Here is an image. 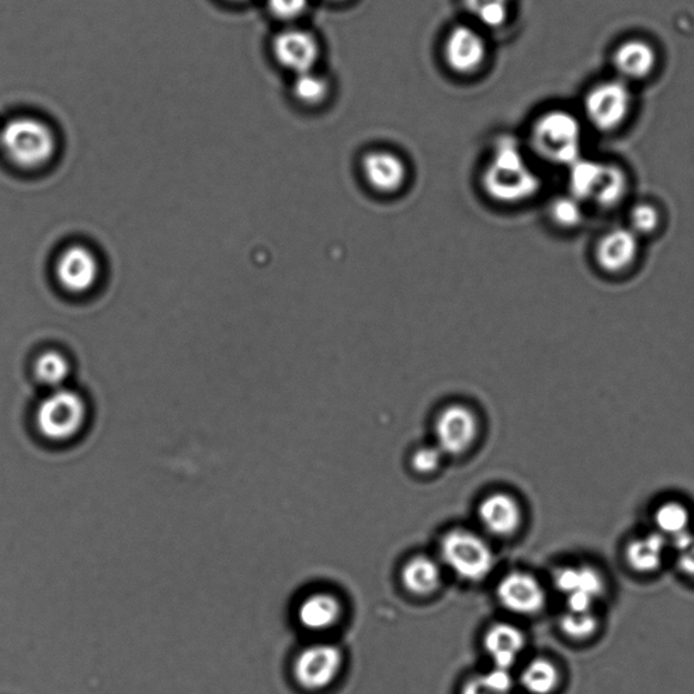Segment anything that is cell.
<instances>
[{
	"label": "cell",
	"instance_id": "1",
	"mask_svg": "<svg viewBox=\"0 0 694 694\" xmlns=\"http://www.w3.org/2000/svg\"><path fill=\"white\" fill-rule=\"evenodd\" d=\"M482 182L490 198L503 204L530 200L542 187L517 141L512 138L496 141Z\"/></svg>",
	"mask_w": 694,
	"mask_h": 694
},
{
	"label": "cell",
	"instance_id": "2",
	"mask_svg": "<svg viewBox=\"0 0 694 694\" xmlns=\"http://www.w3.org/2000/svg\"><path fill=\"white\" fill-rule=\"evenodd\" d=\"M583 121L566 109H552L539 115L531 128V145L545 162L573 165L583 152Z\"/></svg>",
	"mask_w": 694,
	"mask_h": 694
},
{
	"label": "cell",
	"instance_id": "3",
	"mask_svg": "<svg viewBox=\"0 0 694 694\" xmlns=\"http://www.w3.org/2000/svg\"><path fill=\"white\" fill-rule=\"evenodd\" d=\"M0 147L18 168L37 169L51 161L58 149V139L46 120L20 115L0 129Z\"/></svg>",
	"mask_w": 694,
	"mask_h": 694
},
{
	"label": "cell",
	"instance_id": "4",
	"mask_svg": "<svg viewBox=\"0 0 694 694\" xmlns=\"http://www.w3.org/2000/svg\"><path fill=\"white\" fill-rule=\"evenodd\" d=\"M634 109L631 86L617 78L592 86L582 101L583 120L602 134L616 133L630 120Z\"/></svg>",
	"mask_w": 694,
	"mask_h": 694
},
{
	"label": "cell",
	"instance_id": "5",
	"mask_svg": "<svg viewBox=\"0 0 694 694\" xmlns=\"http://www.w3.org/2000/svg\"><path fill=\"white\" fill-rule=\"evenodd\" d=\"M440 554L442 562L463 581L486 580L495 566L491 546L479 534L465 530L447 532L441 540Z\"/></svg>",
	"mask_w": 694,
	"mask_h": 694
},
{
	"label": "cell",
	"instance_id": "6",
	"mask_svg": "<svg viewBox=\"0 0 694 694\" xmlns=\"http://www.w3.org/2000/svg\"><path fill=\"white\" fill-rule=\"evenodd\" d=\"M86 420L88 408L81 395L58 389L39 405L36 425L42 437L54 444H63L82 433Z\"/></svg>",
	"mask_w": 694,
	"mask_h": 694
},
{
	"label": "cell",
	"instance_id": "7",
	"mask_svg": "<svg viewBox=\"0 0 694 694\" xmlns=\"http://www.w3.org/2000/svg\"><path fill=\"white\" fill-rule=\"evenodd\" d=\"M343 666V654L334 644L306 647L294 660L293 675L305 691H323L334 683Z\"/></svg>",
	"mask_w": 694,
	"mask_h": 694
},
{
	"label": "cell",
	"instance_id": "8",
	"mask_svg": "<svg viewBox=\"0 0 694 694\" xmlns=\"http://www.w3.org/2000/svg\"><path fill=\"white\" fill-rule=\"evenodd\" d=\"M477 418L464 404H451L441 411L434 423L435 446L446 456H460L477 437Z\"/></svg>",
	"mask_w": 694,
	"mask_h": 694
},
{
	"label": "cell",
	"instance_id": "9",
	"mask_svg": "<svg viewBox=\"0 0 694 694\" xmlns=\"http://www.w3.org/2000/svg\"><path fill=\"white\" fill-rule=\"evenodd\" d=\"M641 255V238L628 227H617L602 233L594 245L595 265L610 275L628 273Z\"/></svg>",
	"mask_w": 694,
	"mask_h": 694
},
{
	"label": "cell",
	"instance_id": "10",
	"mask_svg": "<svg viewBox=\"0 0 694 694\" xmlns=\"http://www.w3.org/2000/svg\"><path fill=\"white\" fill-rule=\"evenodd\" d=\"M272 52L282 69L300 76L315 69L321 58V44L306 30L288 28L274 36Z\"/></svg>",
	"mask_w": 694,
	"mask_h": 694
},
{
	"label": "cell",
	"instance_id": "11",
	"mask_svg": "<svg viewBox=\"0 0 694 694\" xmlns=\"http://www.w3.org/2000/svg\"><path fill=\"white\" fill-rule=\"evenodd\" d=\"M496 597L505 610L520 616H533L542 612L546 604L542 583L524 571H513L503 576L496 586Z\"/></svg>",
	"mask_w": 694,
	"mask_h": 694
},
{
	"label": "cell",
	"instance_id": "12",
	"mask_svg": "<svg viewBox=\"0 0 694 694\" xmlns=\"http://www.w3.org/2000/svg\"><path fill=\"white\" fill-rule=\"evenodd\" d=\"M658 51L643 39L625 40L612 53L614 78L630 86L648 81L658 70Z\"/></svg>",
	"mask_w": 694,
	"mask_h": 694
},
{
	"label": "cell",
	"instance_id": "13",
	"mask_svg": "<svg viewBox=\"0 0 694 694\" xmlns=\"http://www.w3.org/2000/svg\"><path fill=\"white\" fill-rule=\"evenodd\" d=\"M487 58V42L476 29L457 24L446 36L444 59L459 76H471L482 69Z\"/></svg>",
	"mask_w": 694,
	"mask_h": 694
},
{
	"label": "cell",
	"instance_id": "14",
	"mask_svg": "<svg viewBox=\"0 0 694 694\" xmlns=\"http://www.w3.org/2000/svg\"><path fill=\"white\" fill-rule=\"evenodd\" d=\"M362 174L368 185L380 194H394L408 181V168L401 157L390 151H372L362 159Z\"/></svg>",
	"mask_w": 694,
	"mask_h": 694
},
{
	"label": "cell",
	"instance_id": "15",
	"mask_svg": "<svg viewBox=\"0 0 694 694\" xmlns=\"http://www.w3.org/2000/svg\"><path fill=\"white\" fill-rule=\"evenodd\" d=\"M60 284L72 293H84L95 285L100 265L89 249L73 245L61 254L57 268Z\"/></svg>",
	"mask_w": 694,
	"mask_h": 694
},
{
	"label": "cell",
	"instance_id": "16",
	"mask_svg": "<svg viewBox=\"0 0 694 694\" xmlns=\"http://www.w3.org/2000/svg\"><path fill=\"white\" fill-rule=\"evenodd\" d=\"M477 515L484 530L496 537H512L519 532L522 522L520 503L505 493L484 497L479 505Z\"/></svg>",
	"mask_w": 694,
	"mask_h": 694
},
{
	"label": "cell",
	"instance_id": "17",
	"mask_svg": "<svg viewBox=\"0 0 694 694\" xmlns=\"http://www.w3.org/2000/svg\"><path fill=\"white\" fill-rule=\"evenodd\" d=\"M668 540L660 532H650L631 539L624 550L626 566L638 575H650L661 570Z\"/></svg>",
	"mask_w": 694,
	"mask_h": 694
},
{
	"label": "cell",
	"instance_id": "18",
	"mask_svg": "<svg viewBox=\"0 0 694 694\" xmlns=\"http://www.w3.org/2000/svg\"><path fill=\"white\" fill-rule=\"evenodd\" d=\"M526 647V637L519 626L497 623L484 636V650L494 662V667L506 668L514 665Z\"/></svg>",
	"mask_w": 694,
	"mask_h": 694
},
{
	"label": "cell",
	"instance_id": "19",
	"mask_svg": "<svg viewBox=\"0 0 694 694\" xmlns=\"http://www.w3.org/2000/svg\"><path fill=\"white\" fill-rule=\"evenodd\" d=\"M342 604L330 593H313L301 602L298 611L299 623L312 632H323L340 622Z\"/></svg>",
	"mask_w": 694,
	"mask_h": 694
},
{
	"label": "cell",
	"instance_id": "20",
	"mask_svg": "<svg viewBox=\"0 0 694 694\" xmlns=\"http://www.w3.org/2000/svg\"><path fill=\"white\" fill-rule=\"evenodd\" d=\"M554 582L557 591L566 597L570 594L581 593L600 601L606 592L605 576L591 564L559 569Z\"/></svg>",
	"mask_w": 694,
	"mask_h": 694
},
{
	"label": "cell",
	"instance_id": "21",
	"mask_svg": "<svg viewBox=\"0 0 694 694\" xmlns=\"http://www.w3.org/2000/svg\"><path fill=\"white\" fill-rule=\"evenodd\" d=\"M630 190V177L623 165L604 162L597 187L589 204H593L601 211H613L628 198Z\"/></svg>",
	"mask_w": 694,
	"mask_h": 694
},
{
	"label": "cell",
	"instance_id": "22",
	"mask_svg": "<svg viewBox=\"0 0 694 694\" xmlns=\"http://www.w3.org/2000/svg\"><path fill=\"white\" fill-rule=\"evenodd\" d=\"M402 582L411 594L420 597L437 592L442 582L439 563L425 555L410 559L402 570Z\"/></svg>",
	"mask_w": 694,
	"mask_h": 694
},
{
	"label": "cell",
	"instance_id": "23",
	"mask_svg": "<svg viewBox=\"0 0 694 694\" xmlns=\"http://www.w3.org/2000/svg\"><path fill=\"white\" fill-rule=\"evenodd\" d=\"M691 522L692 514L690 507L680 501L663 502L654 512L655 531L663 534L668 540V543L691 532Z\"/></svg>",
	"mask_w": 694,
	"mask_h": 694
},
{
	"label": "cell",
	"instance_id": "24",
	"mask_svg": "<svg viewBox=\"0 0 694 694\" xmlns=\"http://www.w3.org/2000/svg\"><path fill=\"white\" fill-rule=\"evenodd\" d=\"M562 675L554 662L536 658L521 673V684L531 694H552L561 685Z\"/></svg>",
	"mask_w": 694,
	"mask_h": 694
},
{
	"label": "cell",
	"instance_id": "25",
	"mask_svg": "<svg viewBox=\"0 0 694 694\" xmlns=\"http://www.w3.org/2000/svg\"><path fill=\"white\" fill-rule=\"evenodd\" d=\"M549 217L552 223L564 231L576 230L586 218L585 204L570 193L551 201Z\"/></svg>",
	"mask_w": 694,
	"mask_h": 694
},
{
	"label": "cell",
	"instance_id": "26",
	"mask_svg": "<svg viewBox=\"0 0 694 694\" xmlns=\"http://www.w3.org/2000/svg\"><path fill=\"white\" fill-rule=\"evenodd\" d=\"M559 626L563 635L573 642H587L597 635L600 620L594 612H570L566 611L559 620Z\"/></svg>",
	"mask_w": 694,
	"mask_h": 694
},
{
	"label": "cell",
	"instance_id": "27",
	"mask_svg": "<svg viewBox=\"0 0 694 694\" xmlns=\"http://www.w3.org/2000/svg\"><path fill=\"white\" fill-rule=\"evenodd\" d=\"M463 4L484 28L500 29L507 22L510 0H463Z\"/></svg>",
	"mask_w": 694,
	"mask_h": 694
},
{
	"label": "cell",
	"instance_id": "28",
	"mask_svg": "<svg viewBox=\"0 0 694 694\" xmlns=\"http://www.w3.org/2000/svg\"><path fill=\"white\" fill-rule=\"evenodd\" d=\"M292 93L300 103L306 104V107H316L329 97L330 83L328 79L313 71L300 73L294 79Z\"/></svg>",
	"mask_w": 694,
	"mask_h": 694
},
{
	"label": "cell",
	"instance_id": "29",
	"mask_svg": "<svg viewBox=\"0 0 694 694\" xmlns=\"http://www.w3.org/2000/svg\"><path fill=\"white\" fill-rule=\"evenodd\" d=\"M512 690V674L506 668L494 667L466 681L462 694H510Z\"/></svg>",
	"mask_w": 694,
	"mask_h": 694
},
{
	"label": "cell",
	"instance_id": "30",
	"mask_svg": "<svg viewBox=\"0 0 694 694\" xmlns=\"http://www.w3.org/2000/svg\"><path fill=\"white\" fill-rule=\"evenodd\" d=\"M34 372L42 384L58 390L69 378L70 362L61 353L47 352L37 360Z\"/></svg>",
	"mask_w": 694,
	"mask_h": 694
},
{
	"label": "cell",
	"instance_id": "31",
	"mask_svg": "<svg viewBox=\"0 0 694 694\" xmlns=\"http://www.w3.org/2000/svg\"><path fill=\"white\" fill-rule=\"evenodd\" d=\"M662 217L658 207L651 202H637L628 213V229L638 238H646L658 232Z\"/></svg>",
	"mask_w": 694,
	"mask_h": 694
},
{
	"label": "cell",
	"instance_id": "32",
	"mask_svg": "<svg viewBox=\"0 0 694 694\" xmlns=\"http://www.w3.org/2000/svg\"><path fill=\"white\" fill-rule=\"evenodd\" d=\"M675 551V562L677 567L687 580L694 582V532H687L677 539L672 540Z\"/></svg>",
	"mask_w": 694,
	"mask_h": 694
},
{
	"label": "cell",
	"instance_id": "33",
	"mask_svg": "<svg viewBox=\"0 0 694 694\" xmlns=\"http://www.w3.org/2000/svg\"><path fill=\"white\" fill-rule=\"evenodd\" d=\"M309 4L310 0H266L270 14L284 22L298 20L309 9Z\"/></svg>",
	"mask_w": 694,
	"mask_h": 694
},
{
	"label": "cell",
	"instance_id": "34",
	"mask_svg": "<svg viewBox=\"0 0 694 694\" xmlns=\"http://www.w3.org/2000/svg\"><path fill=\"white\" fill-rule=\"evenodd\" d=\"M442 456H444V453L437 446H422L414 452L411 464L420 474H432V472L439 469Z\"/></svg>",
	"mask_w": 694,
	"mask_h": 694
},
{
	"label": "cell",
	"instance_id": "35",
	"mask_svg": "<svg viewBox=\"0 0 694 694\" xmlns=\"http://www.w3.org/2000/svg\"><path fill=\"white\" fill-rule=\"evenodd\" d=\"M223 2L230 4H243L250 2V0H223Z\"/></svg>",
	"mask_w": 694,
	"mask_h": 694
},
{
	"label": "cell",
	"instance_id": "36",
	"mask_svg": "<svg viewBox=\"0 0 694 694\" xmlns=\"http://www.w3.org/2000/svg\"><path fill=\"white\" fill-rule=\"evenodd\" d=\"M329 2L341 3V2H346V0H329Z\"/></svg>",
	"mask_w": 694,
	"mask_h": 694
}]
</instances>
